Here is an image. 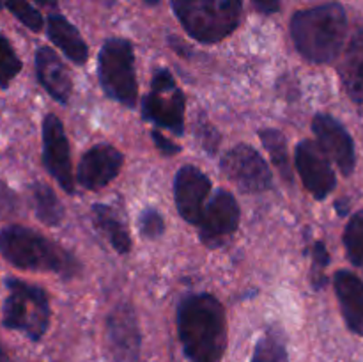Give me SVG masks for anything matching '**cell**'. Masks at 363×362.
<instances>
[{
    "mask_svg": "<svg viewBox=\"0 0 363 362\" xmlns=\"http://www.w3.org/2000/svg\"><path fill=\"white\" fill-rule=\"evenodd\" d=\"M6 6L21 23L30 31L39 32L43 28V18L38 9L28 4V0H6Z\"/></svg>",
    "mask_w": 363,
    "mask_h": 362,
    "instance_id": "cell-26",
    "label": "cell"
},
{
    "mask_svg": "<svg viewBox=\"0 0 363 362\" xmlns=\"http://www.w3.org/2000/svg\"><path fill=\"white\" fill-rule=\"evenodd\" d=\"M177 334L190 362H222L227 319L218 298L209 293L184 297L177 305Z\"/></svg>",
    "mask_w": 363,
    "mask_h": 362,
    "instance_id": "cell-1",
    "label": "cell"
},
{
    "mask_svg": "<svg viewBox=\"0 0 363 362\" xmlns=\"http://www.w3.org/2000/svg\"><path fill=\"white\" fill-rule=\"evenodd\" d=\"M0 254L21 270L52 272L62 277H73L80 270L77 259L59 245L21 226H9L0 231Z\"/></svg>",
    "mask_w": 363,
    "mask_h": 362,
    "instance_id": "cell-3",
    "label": "cell"
},
{
    "mask_svg": "<svg viewBox=\"0 0 363 362\" xmlns=\"http://www.w3.org/2000/svg\"><path fill=\"white\" fill-rule=\"evenodd\" d=\"M333 286L347 329L363 336V280L353 272L339 270L333 277Z\"/></svg>",
    "mask_w": 363,
    "mask_h": 362,
    "instance_id": "cell-17",
    "label": "cell"
},
{
    "mask_svg": "<svg viewBox=\"0 0 363 362\" xmlns=\"http://www.w3.org/2000/svg\"><path fill=\"white\" fill-rule=\"evenodd\" d=\"M344 245L350 261L363 272V209L354 213L344 231Z\"/></svg>",
    "mask_w": 363,
    "mask_h": 362,
    "instance_id": "cell-24",
    "label": "cell"
},
{
    "mask_svg": "<svg viewBox=\"0 0 363 362\" xmlns=\"http://www.w3.org/2000/svg\"><path fill=\"white\" fill-rule=\"evenodd\" d=\"M35 73H38L39 84L55 102H69L73 82L60 57L48 46H43L35 53Z\"/></svg>",
    "mask_w": 363,
    "mask_h": 362,
    "instance_id": "cell-16",
    "label": "cell"
},
{
    "mask_svg": "<svg viewBox=\"0 0 363 362\" xmlns=\"http://www.w3.org/2000/svg\"><path fill=\"white\" fill-rule=\"evenodd\" d=\"M38 4H41V6L45 7H55L57 6V0H35Z\"/></svg>",
    "mask_w": 363,
    "mask_h": 362,
    "instance_id": "cell-32",
    "label": "cell"
},
{
    "mask_svg": "<svg viewBox=\"0 0 363 362\" xmlns=\"http://www.w3.org/2000/svg\"><path fill=\"white\" fill-rule=\"evenodd\" d=\"M43 163L50 176L67 192L74 194V177L71 169L69 144L62 121L55 114H48L43 121Z\"/></svg>",
    "mask_w": 363,
    "mask_h": 362,
    "instance_id": "cell-10",
    "label": "cell"
},
{
    "mask_svg": "<svg viewBox=\"0 0 363 362\" xmlns=\"http://www.w3.org/2000/svg\"><path fill=\"white\" fill-rule=\"evenodd\" d=\"M184 31L201 43H218L241 23V0H172Z\"/></svg>",
    "mask_w": 363,
    "mask_h": 362,
    "instance_id": "cell-4",
    "label": "cell"
},
{
    "mask_svg": "<svg viewBox=\"0 0 363 362\" xmlns=\"http://www.w3.org/2000/svg\"><path fill=\"white\" fill-rule=\"evenodd\" d=\"M142 116L177 137L184 133V96L169 70H158L152 77L151 91L142 99Z\"/></svg>",
    "mask_w": 363,
    "mask_h": 362,
    "instance_id": "cell-7",
    "label": "cell"
},
{
    "mask_svg": "<svg viewBox=\"0 0 363 362\" xmlns=\"http://www.w3.org/2000/svg\"><path fill=\"white\" fill-rule=\"evenodd\" d=\"M151 137H152V141H155L156 148H158L163 155H177V153L181 151V148L176 144V142L165 138L162 133H160V131L155 130L151 133Z\"/></svg>",
    "mask_w": 363,
    "mask_h": 362,
    "instance_id": "cell-30",
    "label": "cell"
},
{
    "mask_svg": "<svg viewBox=\"0 0 363 362\" xmlns=\"http://www.w3.org/2000/svg\"><path fill=\"white\" fill-rule=\"evenodd\" d=\"M98 77L108 98L128 109L137 106L138 82L135 71V52L128 39L113 38L103 45L98 57Z\"/></svg>",
    "mask_w": 363,
    "mask_h": 362,
    "instance_id": "cell-5",
    "label": "cell"
},
{
    "mask_svg": "<svg viewBox=\"0 0 363 362\" xmlns=\"http://www.w3.org/2000/svg\"><path fill=\"white\" fill-rule=\"evenodd\" d=\"M94 226L119 254H128L131 248V236L119 213L106 204L92 206Z\"/></svg>",
    "mask_w": 363,
    "mask_h": 362,
    "instance_id": "cell-19",
    "label": "cell"
},
{
    "mask_svg": "<svg viewBox=\"0 0 363 362\" xmlns=\"http://www.w3.org/2000/svg\"><path fill=\"white\" fill-rule=\"evenodd\" d=\"M261 13L273 14L280 9V0H252Z\"/></svg>",
    "mask_w": 363,
    "mask_h": 362,
    "instance_id": "cell-31",
    "label": "cell"
},
{
    "mask_svg": "<svg viewBox=\"0 0 363 362\" xmlns=\"http://www.w3.org/2000/svg\"><path fill=\"white\" fill-rule=\"evenodd\" d=\"M32 206L35 216L46 226H59L64 219L62 202L55 195V192L45 183H34L30 188Z\"/></svg>",
    "mask_w": 363,
    "mask_h": 362,
    "instance_id": "cell-21",
    "label": "cell"
},
{
    "mask_svg": "<svg viewBox=\"0 0 363 362\" xmlns=\"http://www.w3.org/2000/svg\"><path fill=\"white\" fill-rule=\"evenodd\" d=\"M252 362H289L286 339L279 327H269L257 341Z\"/></svg>",
    "mask_w": 363,
    "mask_h": 362,
    "instance_id": "cell-22",
    "label": "cell"
},
{
    "mask_svg": "<svg viewBox=\"0 0 363 362\" xmlns=\"http://www.w3.org/2000/svg\"><path fill=\"white\" fill-rule=\"evenodd\" d=\"M259 135H261L262 146L268 149L273 163L279 167L280 174H282L287 181H291L293 172H291V162H289V153H287L286 137H284L279 130H272V128L261 130L259 131Z\"/></svg>",
    "mask_w": 363,
    "mask_h": 362,
    "instance_id": "cell-23",
    "label": "cell"
},
{
    "mask_svg": "<svg viewBox=\"0 0 363 362\" xmlns=\"http://www.w3.org/2000/svg\"><path fill=\"white\" fill-rule=\"evenodd\" d=\"M294 163L296 170L303 181L305 188L314 195L315 199H326L335 190V172L330 165V158L321 151L315 142L301 141L296 146L294 153Z\"/></svg>",
    "mask_w": 363,
    "mask_h": 362,
    "instance_id": "cell-11",
    "label": "cell"
},
{
    "mask_svg": "<svg viewBox=\"0 0 363 362\" xmlns=\"http://www.w3.org/2000/svg\"><path fill=\"white\" fill-rule=\"evenodd\" d=\"M330 263L328 251H326V245L323 241H315L314 248H312V272H311V280L314 290H321L326 284V275L325 270Z\"/></svg>",
    "mask_w": 363,
    "mask_h": 362,
    "instance_id": "cell-27",
    "label": "cell"
},
{
    "mask_svg": "<svg viewBox=\"0 0 363 362\" xmlns=\"http://www.w3.org/2000/svg\"><path fill=\"white\" fill-rule=\"evenodd\" d=\"M209 192H211V181L201 169L184 165L177 170L174 180V199H176L177 212L188 224L197 226Z\"/></svg>",
    "mask_w": 363,
    "mask_h": 362,
    "instance_id": "cell-14",
    "label": "cell"
},
{
    "mask_svg": "<svg viewBox=\"0 0 363 362\" xmlns=\"http://www.w3.org/2000/svg\"><path fill=\"white\" fill-rule=\"evenodd\" d=\"M0 7H2V4H0Z\"/></svg>",
    "mask_w": 363,
    "mask_h": 362,
    "instance_id": "cell-35",
    "label": "cell"
},
{
    "mask_svg": "<svg viewBox=\"0 0 363 362\" xmlns=\"http://www.w3.org/2000/svg\"><path fill=\"white\" fill-rule=\"evenodd\" d=\"M318 146L330 160L337 163L344 176L353 174L357 165V153H354V142L346 128L328 114H318L312 121Z\"/></svg>",
    "mask_w": 363,
    "mask_h": 362,
    "instance_id": "cell-12",
    "label": "cell"
},
{
    "mask_svg": "<svg viewBox=\"0 0 363 362\" xmlns=\"http://www.w3.org/2000/svg\"><path fill=\"white\" fill-rule=\"evenodd\" d=\"M124 156L110 144H98L89 149L80 160L77 180L87 190H101L119 176Z\"/></svg>",
    "mask_w": 363,
    "mask_h": 362,
    "instance_id": "cell-15",
    "label": "cell"
},
{
    "mask_svg": "<svg viewBox=\"0 0 363 362\" xmlns=\"http://www.w3.org/2000/svg\"><path fill=\"white\" fill-rule=\"evenodd\" d=\"M48 38L71 62L78 64V66L87 62L89 48L84 38L77 31V27L69 23L64 16L52 14L48 18Z\"/></svg>",
    "mask_w": 363,
    "mask_h": 362,
    "instance_id": "cell-18",
    "label": "cell"
},
{
    "mask_svg": "<svg viewBox=\"0 0 363 362\" xmlns=\"http://www.w3.org/2000/svg\"><path fill=\"white\" fill-rule=\"evenodd\" d=\"M340 78L351 99L363 103V34L351 41L340 64Z\"/></svg>",
    "mask_w": 363,
    "mask_h": 362,
    "instance_id": "cell-20",
    "label": "cell"
},
{
    "mask_svg": "<svg viewBox=\"0 0 363 362\" xmlns=\"http://www.w3.org/2000/svg\"><path fill=\"white\" fill-rule=\"evenodd\" d=\"M144 2H147V4H158L160 0H144Z\"/></svg>",
    "mask_w": 363,
    "mask_h": 362,
    "instance_id": "cell-34",
    "label": "cell"
},
{
    "mask_svg": "<svg viewBox=\"0 0 363 362\" xmlns=\"http://www.w3.org/2000/svg\"><path fill=\"white\" fill-rule=\"evenodd\" d=\"M346 34V11L337 2L298 11L291 20L294 46L305 59L314 64L335 60L342 52Z\"/></svg>",
    "mask_w": 363,
    "mask_h": 362,
    "instance_id": "cell-2",
    "label": "cell"
},
{
    "mask_svg": "<svg viewBox=\"0 0 363 362\" xmlns=\"http://www.w3.org/2000/svg\"><path fill=\"white\" fill-rule=\"evenodd\" d=\"M240 226V206L234 195L218 190L204 206L199 220V236L209 248H218L233 236Z\"/></svg>",
    "mask_w": 363,
    "mask_h": 362,
    "instance_id": "cell-9",
    "label": "cell"
},
{
    "mask_svg": "<svg viewBox=\"0 0 363 362\" xmlns=\"http://www.w3.org/2000/svg\"><path fill=\"white\" fill-rule=\"evenodd\" d=\"M21 71V60L7 41L6 35L0 34V87L6 89Z\"/></svg>",
    "mask_w": 363,
    "mask_h": 362,
    "instance_id": "cell-25",
    "label": "cell"
},
{
    "mask_svg": "<svg viewBox=\"0 0 363 362\" xmlns=\"http://www.w3.org/2000/svg\"><path fill=\"white\" fill-rule=\"evenodd\" d=\"M0 362H9V358H7L6 351H4L2 346H0Z\"/></svg>",
    "mask_w": 363,
    "mask_h": 362,
    "instance_id": "cell-33",
    "label": "cell"
},
{
    "mask_svg": "<svg viewBox=\"0 0 363 362\" xmlns=\"http://www.w3.org/2000/svg\"><path fill=\"white\" fill-rule=\"evenodd\" d=\"M138 227H140L142 236L145 238H158L165 231V220L162 213L155 208H145L138 216Z\"/></svg>",
    "mask_w": 363,
    "mask_h": 362,
    "instance_id": "cell-28",
    "label": "cell"
},
{
    "mask_svg": "<svg viewBox=\"0 0 363 362\" xmlns=\"http://www.w3.org/2000/svg\"><path fill=\"white\" fill-rule=\"evenodd\" d=\"M18 209H20L18 195L4 181H0V220L13 219L18 215Z\"/></svg>",
    "mask_w": 363,
    "mask_h": 362,
    "instance_id": "cell-29",
    "label": "cell"
},
{
    "mask_svg": "<svg viewBox=\"0 0 363 362\" xmlns=\"http://www.w3.org/2000/svg\"><path fill=\"white\" fill-rule=\"evenodd\" d=\"M110 351L117 362H137L140 355V330L137 314L126 302H121L106 319Z\"/></svg>",
    "mask_w": 363,
    "mask_h": 362,
    "instance_id": "cell-13",
    "label": "cell"
},
{
    "mask_svg": "<svg viewBox=\"0 0 363 362\" xmlns=\"http://www.w3.org/2000/svg\"><path fill=\"white\" fill-rule=\"evenodd\" d=\"M222 172L245 194H261L272 188L273 176L261 153L247 144H238L223 155Z\"/></svg>",
    "mask_w": 363,
    "mask_h": 362,
    "instance_id": "cell-8",
    "label": "cell"
},
{
    "mask_svg": "<svg viewBox=\"0 0 363 362\" xmlns=\"http://www.w3.org/2000/svg\"><path fill=\"white\" fill-rule=\"evenodd\" d=\"M9 290L4 302V325L20 330L28 339L39 341L50 327V302L45 291L18 279H7Z\"/></svg>",
    "mask_w": 363,
    "mask_h": 362,
    "instance_id": "cell-6",
    "label": "cell"
}]
</instances>
